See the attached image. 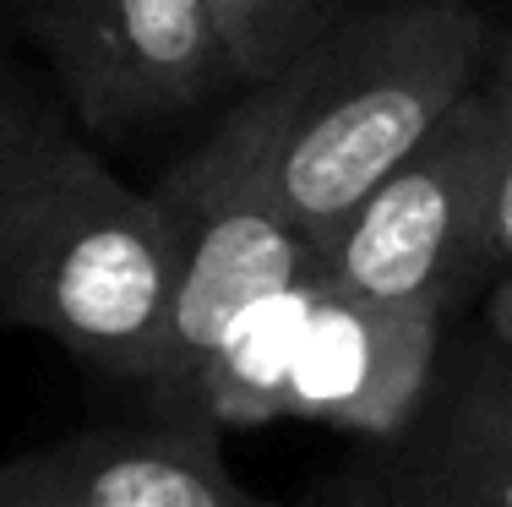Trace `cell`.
I'll use <instances>...</instances> for the list:
<instances>
[{
	"mask_svg": "<svg viewBox=\"0 0 512 507\" xmlns=\"http://www.w3.org/2000/svg\"><path fill=\"white\" fill-rule=\"evenodd\" d=\"M442 322L447 317L425 306L371 300L322 279L278 398V420H316L360 442L404 431L442 371Z\"/></svg>",
	"mask_w": 512,
	"mask_h": 507,
	"instance_id": "ba28073f",
	"label": "cell"
},
{
	"mask_svg": "<svg viewBox=\"0 0 512 507\" xmlns=\"http://www.w3.org/2000/svg\"><path fill=\"white\" fill-rule=\"evenodd\" d=\"M295 507H512V349L436 371L420 415Z\"/></svg>",
	"mask_w": 512,
	"mask_h": 507,
	"instance_id": "8992f818",
	"label": "cell"
},
{
	"mask_svg": "<svg viewBox=\"0 0 512 507\" xmlns=\"http://www.w3.org/2000/svg\"><path fill=\"white\" fill-rule=\"evenodd\" d=\"M512 148V60L425 131L327 235L316 273L371 300L453 317L496 273V186Z\"/></svg>",
	"mask_w": 512,
	"mask_h": 507,
	"instance_id": "3957f363",
	"label": "cell"
},
{
	"mask_svg": "<svg viewBox=\"0 0 512 507\" xmlns=\"http://www.w3.org/2000/svg\"><path fill=\"white\" fill-rule=\"evenodd\" d=\"M153 202L175 235V300H169L164 355L142 398L148 409L202 415L197 393L218 333L251 300L311 279L316 251L267 186L262 137L246 99L186 159L164 169Z\"/></svg>",
	"mask_w": 512,
	"mask_h": 507,
	"instance_id": "277c9868",
	"label": "cell"
},
{
	"mask_svg": "<svg viewBox=\"0 0 512 507\" xmlns=\"http://www.w3.org/2000/svg\"><path fill=\"white\" fill-rule=\"evenodd\" d=\"M485 322H491V338L512 349V273H502V284L491 289V306H485Z\"/></svg>",
	"mask_w": 512,
	"mask_h": 507,
	"instance_id": "4fadbf2b",
	"label": "cell"
},
{
	"mask_svg": "<svg viewBox=\"0 0 512 507\" xmlns=\"http://www.w3.org/2000/svg\"><path fill=\"white\" fill-rule=\"evenodd\" d=\"M28 28L88 137H131L235 82L213 0H33Z\"/></svg>",
	"mask_w": 512,
	"mask_h": 507,
	"instance_id": "5b68a950",
	"label": "cell"
},
{
	"mask_svg": "<svg viewBox=\"0 0 512 507\" xmlns=\"http://www.w3.org/2000/svg\"><path fill=\"white\" fill-rule=\"evenodd\" d=\"M33 110H39L33 93L22 88L6 71V60H0V175H6V159H11V148H17V137H22V126H28Z\"/></svg>",
	"mask_w": 512,
	"mask_h": 507,
	"instance_id": "8fae6325",
	"label": "cell"
},
{
	"mask_svg": "<svg viewBox=\"0 0 512 507\" xmlns=\"http://www.w3.org/2000/svg\"><path fill=\"white\" fill-rule=\"evenodd\" d=\"M0 507H284L240 486L224 426L186 409L71 431L0 458Z\"/></svg>",
	"mask_w": 512,
	"mask_h": 507,
	"instance_id": "52a82bcc",
	"label": "cell"
},
{
	"mask_svg": "<svg viewBox=\"0 0 512 507\" xmlns=\"http://www.w3.org/2000/svg\"><path fill=\"white\" fill-rule=\"evenodd\" d=\"M175 300V235L71 126L33 110L0 175V322L148 388Z\"/></svg>",
	"mask_w": 512,
	"mask_h": 507,
	"instance_id": "7a4b0ae2",
	"label": "cell"
},
{
	"mask_svg": "<svg viewBox=\"0 0 512 507\" xmlns=\"http://www.w3.org/2000/svg\"><path fill=\"white\" fill-rule=\"evenodd\" d=\"M213 17L224 33L235 82L256 88V82L278 77L333 11H327V0H213Z\"/></svg>",
	"mask_w": 512,
	"mask_h": 507,
	"instance_id": "30bf717a",
	"label": "cell"
},
{
	"mask_svg": "<svg viewBox=\"0 0 512 507\" xmlns=\"http://www.w3.org/2000/svg\"><path fill=\"white\" fill-rule=\"evenodd\" d=\"M491 246H496V273H512V148H507V164H502V186H496Z\"/></svg>",
	"mask_w": 512,
	"mask_h": 507,
	"instance_id": "7c38bea8",
	"label": "cell"
},
{
	"mask_svg": "<svg viewBox=\"0 0 512 507\" xmlns=\"http://www.w3.org/2000/svg\"><path fill=\"white\" fill-rule=\"evenodd\" d=\"M322 273L300 284H284L273 295L251 300L213 344V360L202 371L197 409L218 426H256V420H278V398H284L289 366H295L300 333L316 306Z\"/></svg>",
	"mask_w": 512,
	"mask_h": 507,
	"instance_id": "9c48e42d",
	"label": "cell"
},
{
	"mask_svg": "<svg viewBox=\"0 0 512 507\" xmlns=\"http://www.w3.org/2000/svg\"><path fill=\"white\" fill-rule=\"evenodd\" d=\"M463 0H387L327 17L278 77L246 88L267 186L306 240L349 208L485 77Z\"/></svg>",
	"mask_w": 512,
	"mask_h": 507,
	"instance_id": "6da1fadb",
	"label": "cell"
}]
</instances>
